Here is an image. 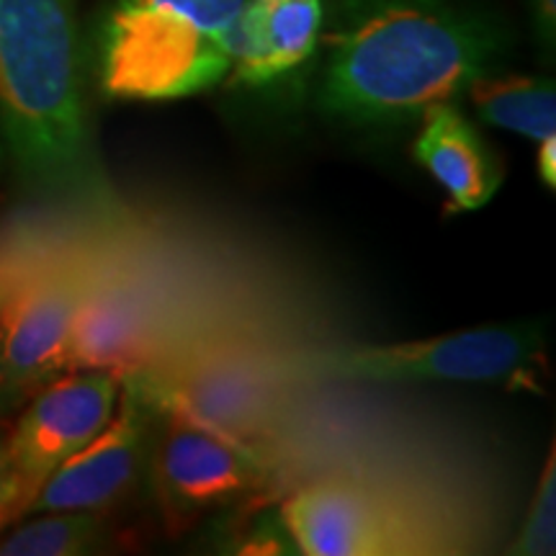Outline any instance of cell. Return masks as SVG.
<instances>
[{
	"mask_svg": "<svg viewBox=\"0 0 556 556\" xmlns=\"http://www.w3.org/2000/svg\"><path fill=\"white\" fill-rule=\"evenodd\" d=\"M155 345L150 299L127 270L103 258L75 312L62 371H109L124 379L155 366Z\"/></svg>",
	"mask_w": 556,
	"mask_h": 556,
	"instance_id": "obj_10",
	"label": "cell"
},
{
	"mask_svg": "<svg viewBox=\"0 0 556 556\" xmlns=\"http://www.w3.org/2000/svg\"><path fill=\"white\" fill-rule=\"evenodd\" d=\"M103 253L73 245L21 268L0 302V415L62 377L67 336Z\"/></svg>",
	"mask_w": 556,
	"mask_h": 556,
	"instance_id": "obj_5",
	"label": "cell"
},
{
	"mask_svg": "<svg viewBox=\"0 0 556 556\" xmlns=\"http://www.w3.org/2000/svg\"><path fill=\"white\" fill-rule=\"evenodd\" d=\"M556 546V456L554 446L548 448L546 464L541 469L536 492H533L531 510L523 520L516 544L510 552L518 556H546Z\"/></svg>",
	"mask_w": 556,
	"mask_h": 556,
	"instance_id": "obj_15",
	"label": "cell"
},
{
	"mask_svg": "<svg viewBox=\"0 0 556 556\" xmlns=\"http://www.w3.org/2000/svg\"><path fill=\"white\" fill-rule=\"evenodd\" d=\"M477 116L490 127L541 139L556 135V88L548 78L482 75L469 86Z\"/></svg>",
	"mask_w": 556,
	"mask_h": 556,
	"instance_id": "obj_13",
	"label": "cell"
},
{
	"mask_svg": "<svg viewBox=\"0 0 556 556\" xmlns=\"http://www.w3.org/2000/svg\"><path fill=\"white\" fill-rule=\"evenodd\" d=\"M21 268H24V266H11V263H0V302H3V296L9 294L11 283L16 281V276L21 274Z\"/></svg>",
	"mask_w": 556,
	"mask_h": 556,
	"instance_id": "obj_19",
	"label": "cell"
},
{
	"mask_svg": "<svg viewBox=\"0 0 556 556\" xmlns=\"http://www.w3.org/2000/svg\"><path fill=\"white\" fill-rule=\"evenodd\" d=\"M248 0H114L96 31V78L114 101H176L227 80Z\"/></svg>",
	"mask_w": 556,
	"mask_h": 556,
	"instance_id": "obj_3",
	"label": "cell"
},
{
	"mask_svg": "<svg viewBox=\"0 0 556 556\" xmlns=\"http://www.w3.org/2000/svg\"><path fill=\"white\" fill-rule=\"evenodd\" d=\"M413 157L448 197V212L484 208L503 186L495 152L454 103H435L420 116Z\"/></svg>",
	"mask_w": 556,
	"mask_h": 556,
	"instance_id": "obj_12",
	"label": "cell"
},
{
	"mask_svg": "<svg viewBox=\"0 0 556 556\" xmlns=\"http://www.w3.org/2000/svg\"><path fill=\"white\" fill-rule=\"evenodd\" d=\"M536 170H539L541 184L554 191L556 189V135L541 139L539 142Z\"/></svg>",
	"mask_w": 556,
	"mask_h": 556,
	"instance_id": "obj_18",
	"label": "cell"
},
{
	"mask_svg": "<svg viewBox=\"0 0 556 556\" xmlns=\"http://www.w3.org/2000/svg\"><path fill=\"white\" fill-rule=\"evenodd\" d=\"M119 394L122 379L109 371L62 374L31 394L5 435L18 518L29 513L47 479L109 426Z\"/></svg>",
	"mask_w": 556,
	"mask_h": 556,
	"instance_id": "obj_8",
	"label": "cell"
},
{
	"mask_svg": "<svg viewBox=\"0 0 556 556\" xmlns=\"http://www.w3.org/2000/svg\"><path fill=\"white\" fill-rule=\"evenodd\" d=\"M157 420L148 475L170 531L266 484L268 464L253 443L168 409H157Z\"/></svg>",
	"mask_w": 556,
	"mask_h": 556,
	"instance_id": "obj_6",
	"label": "cell"
},
{
	"mask_svg": "<svg viewBox=\"0 0 556 556\" xmlns=\"http://www.w3.org/2000/svg\"><path fill=\"white\" fill-rule=\"evenodd\" d=\"M546 330L541 323L495 325L448 336L389 345H340L312 353L307 371L340 381L415 384L528 387L546 358Z\"/></svg>",
	"mask_w": 556,
	"mask_h": 556,
	"instance_id": "obj_4",
	"label": "cell"
},
{
	"mask_svg": "<svg viewBox=\"0 0 556 556\" xmlns=\"http://www.w3.org/2000/svg\"><path fill=\"white\" fill-rule=\"evenodd\" d=\"M13 520H18L16 492H13L9 454H5V435L3 430H0V528L11 526Z\"/></svg>",
	"mask_w": 556,
	"mask_h": 556,
	"instance_id": "obj_16",
	"label": "cell"
},
{
	"mask_svg": "<svg viewBox=\"0 0 556 556\" xmlns=\"http://www.w3.org/2000/svg\"><path fill=\"white\" fill-rule=\"evenodd\" d=\"M323 29V0H248L227 80L248 88L270 86L315 58Z\"/></svg>",
	"mask_w": 556,
	"mask_h": 556,
	"instance_id": "obj_11",
	"label": "cell"
},
{
	"mask_svg": "<svg viewBox=\"0 0 556 556\" xmlns=\"http://www.w3.org/2000/svg\"><path fill=\"white\" fill-rule=\"evenodd\" d=\"M505 50L497 21L456 0H338L317 106L353 127H402L454 103Z\"/></svg>",
	"mask_w": 556,
	"mask_h": 556,
	"instance_id": "obj_1",
	"label": "cell"
},
{
	"mask_svg": "<svg viewBox=\"0 0 556 556\" xmlns=\"http://www.w3.org/2000/svg\"><path fill=\"white\" fill-rule=\"evenodd\" d=\"M0 129L34 197L114 227L122 201L93 144L70 0H0Z\"/></svg>",
	"mask_w": 556,
	"mask_h": 556,
	"instance_id": "obj_2",
	"label": "cell"
},
{
	"mask_svg": "<svg viewBox=\"0 0 556 556\" xmlns=\"http://www.w3.org/2000/svg\"><path fill=\"white\" fill-rule=\"evenodd\" d=\"M157 409L135 387L124 384L109 426L47 479L29 513H109L148 475Z\"/></svg>",
	"mask_w": 556,
	"mask_h": 556,
	"instance_id": "obj_9",
	"label": "cell"
},
{
	"mask_svg": "<svg viewBox=\"0 0 556 556\" xmlns=\"http://www.w3.org/2000/svg\"><path fill=\"white\" fill-rule=\"evenodd\" d=\"M531 9L541 47L552 52L556 39V0H531Z\"/></svg>",
	"mask_w": 556,
	"mask_h": 556,
	"instance_id": "obj_17",
	"label": "cell"
},
{
	"mask_svg": "<svg viewBox=\"0 0 556 556\" xmlns=\"http://www.w3.org/2000/svg\"><path fill=\"white\" fill-rule=\"evenodd\" d=\"M39 516L0 541V556H80L106 544V513L54 510Z\"/></svg>",
	"mask_w": 556,
	"mask_h": 556,
	"instance_id": "obj_14",
	"label": "cell"
},
{
	"mask_svg": "<svg viewBox=\"0 0 556 556\" xmlns=\"http://www.w3.org/2000/svg\"><path fill=\"white\" fill-rule=\"evenodd\" d=\"M281 523L307 556L430 554L441 539L392 497L368 484L319 479L299 486L281 505Z\"/></svg>",
	"mask_w": 556,
	"mask_h": 556,
	"instance_id": "obj_7",
	"label": "cell"
}]
</instances>
